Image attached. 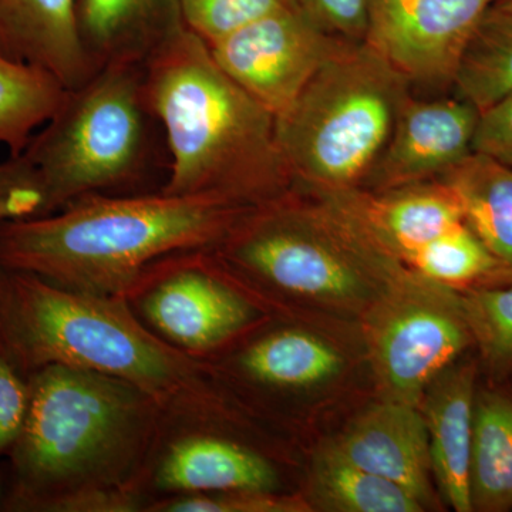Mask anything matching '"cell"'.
Listing matches in <instances>:
<instances>
[{"instance_id": "cell-1", "label": "cell", "mask_w": 512, "mask_h": 512, "mask_svg": "<svg viewBox=\"0 0 512 512\" xmlns=\"http://www.w3.org/2000/svg\"><path fill=\"white\" fill-rule=\"evenodd\" d=\"M3 512H146L136 491L163 407L134 384L52 365L28 377Z\"/></svg>"}, {"instance_id": "cell-2", "label": "cell", "mask_w": 512, "mask_h": 512, "mask_svg": "<svg viewBox=\"0 0 512 512\" xmlns=\"http://www.w3.org/2000/svg\"><path fill=\"white\" fill-rule=\"evenodd\" d=\"M144 86L167 147L165 194L256 208L293 190L274 114L218 66L184 22L144 60Z\"/></svg>"}, {"instance_id": "cell-3", "label": "cell", "mask_w": 512, "mask_h": 512, "mask_svg": "<svg viewBox=\"0 0 512 512\" xmlns=\"http://www.w3.org/2000/svg\"><path fill=\"white\" fill-rule=\"evenodd\" d=\"M251 210L163 191L87 197L47 217L0 221V268L67 291L123 296L148 265L215 247Z\"/></svg>"}, {"instance_id": "cell-4", "label": "cell", "mask_w": 512, "mask_h": 512, "mask_svg": "<svg viewBox=\"0 0 512 512\" xmlns=\"http://www.w3.org/2000/svg\"><path fill=\"white\" fill-rule=\"evenodd\" d=\"M0 355L26 379L52 365L117 377L164 410L232 402L207 363L165 345L123 296L67 291L15 269L0 268Z\"/></svg>"}, {"instance_id": "cell-5", "label": "cell", "mask_w": 512, "mask_h": 512, "mask_svg": "<svg viewBox=\"0 0 512 512\" xmlns=\"http://www.w3.org/2000/svg\"><path fill=\"white\" fill-rule=\"evenodd\" d=\"M313 198L292 190L252 208L212 254L266 309L302 302L367 309L403 264Z\"/></svg>"}, {"instance_id": "cell-6", "label": "cell", "mask_w": 512, "mask_h": 512, "mask_svg": "<svg viewBox=\"0 0 512 512\" xmlns=\"http://www.w3.org/2000/svg\"><path fill=\"white\" fill-rule=\"evenodd\" d=\"M35 168L45 215L96 195L161 191L168 175L163 131L148 103L144 62L104 64L35 134L22 154Z\"/></svg>"}, {"instance_id": "cell-7", "label": "cell", "mask_w": 512, "mask_h": 512, "mask_svg": "<svg viewBox=\"0 0 512 512\" xmlns=\"http://www.w3.org/2000/svg\"><path fill=\"white\" fill-rule=\"evenodd\" d=\"M412 84L366 43H349L275 117L293 188H362L392 137Z\"/></svg>"}, {"instance_id": "cell-8", "label": "cell", "mask_w": 512, "mask_h": 512, "mask_svg": "<svg viewBox=\"0 0 512 512\" xmlns=\"http://www.w3.org/2000/svg\"><path fill=\"white\" fill-rule=\"evenodd\" d=\"M123 298L165 345L204 363L264 322L269 313L211 248L185 249L157 259Z\"/></svg>"}, {"instance_id": "cell-9", "label": "cell", "mask_w": 512, "mask_h": 512, "mask_svg": "<svg viewBox=\"0 0 512 512\" xmlns=\"http://www.w3.org/2000/svg\"><path fill=\"white\" fill-rule=\"evenodd\" d=\"M366 339L383 399L419 407L429 384L474 345L463 293L406 265L366 309Z\"/></svg>"}, {"instance_id": "cell-10", "label": "cell", "mask_w": 512, "mask_h": 512, "mask_svg": "<svg viewBox=\"0 0 512 512\" xmlns=\"http://www.w3.org/2000/svg\"><path fill=\"white\" fill-rule=\"evenodd\" d=\"M238 404L164 410L156 439L136 481L154 501L202 491L288 493L278 457L247 434Z\"/></svg>"}, {"instance_id": "cell-11", "label": "cell", "mask_w": 512, "mask_h": 512, "mask_svg": "<svg viewBox=\"0 0 512 512\" xmlns=\"http://www.w3.org/2000/svg\"><path fill=\"white\" fill-rule=\"evenodd\" d=\"M207 45L218 66L276 117L349 43L329 35L301 6L292 5Z\"/></svg>"}, {"instance_id": "cell-12", "label": "cell", "mask_w": 512, "mask_h": 512, "mask_svg": "<svg viewBox=\"0 0 512 512\" xmlns=\"http://www.w3.org/2000/svg\"><path fill=\"white\" fill-rule=\"evenodd\" d=\"M497 0H370L365 43L410 84L454 86L461 56Z\"/></svg>"}, {"instance_id": "cell-13", "label": "cell", "mask_w": 512, "mask_h": 512, "mask_svg": "<svg viewBox=\"0 0 512 512\" xmlns=\"http://www.w3.org/2000/svg\"><path fill=\"white\" fill-rule=\"evenodd\" d=\"M332 205L383 254L406 261L417 249L463 224L456 192L441 180L366 191H308Z\"/></svg>"}, {"instance_id": "cell-14", "label": "cell", "mask_w": 512, "mask_h": 512, "mask_svg": "<svg viewBox=\"0 0 512 512\" xmlns=\"http://www.w3.org/2000/svg\"><path fill=\"white\" fill-rule=\"evenodd\" d=\"M480 111L460 99L410 97L392 137L360 190L384 191L439 180L473 151Z\"/></svg>"}, {"instance_id": "cell-15", "label": "cell", "mask_w": 512, "mask_h": 512, "mask_svg": "<svg viewBox=\"0 0 512 512\" xmlns=\"http://www.w3.org/2000/svg\"><path fill=\"white\" fill-rule=\"evenodd\" d=\"M332 447L350 463L400 485L424 508L430 507L429 433L419 407L384 400L360 416Z\"/></svg>"}, {"instance_id": "cell-16", "label": "cell", "mask_w": 512, "mask_h": 512, "mask_svg": "<svg viewBox=\"0 0 512 512\" xmlns=\"http://www.w3.org/2000/svg\"><path fill=\"white\" fill-rule=\"evenodd\" d=\"M476 376V363H453L429 384L420 402L434 481L448 507L457 512L473 511L470 467Z\"/></svg>"}, {"instance_id": "cell-17", "label": "cell", "mask_w": 512, "mask_h": 512, "mask_svg": "<svg viewBox=\"0 0 512 512\" xmlns=\"http://www.w3.org/2000/svg\"><path fill=\"white\" fill-rule=\"evenodd\" d=\"M0 52L42 67L67 90L97 72L80 37L77 0H0Z\"/></svg>"}, {"instance_id": "cell-18", "label": "cell", "mask_w": 512, "mask_h": 512, "mask_svg": "<svg viewBox=\"0 0 512 512\" xmlns=\"http://www.w3.org/2000/svg\"><path fill=\"white\" fill-rule=\"evenodd\" d=\"M77 22L99 70L109 63L144 62L183 18L178 0H77Z\"/></svg>"}, {"instance_id": "cell-19", "label": "cell", "mask_w": 512, "mask_h": 512, "mask_svg": "<svg viewBox=\"0 0 512 512\" xmlns=\"http://www.w3.org/2000/svg\"><path fill=\"white\" fill-rule=\"evenodd\" d=\"M439 180L456 192L468 227L512 271V168L471 151Z\"/></svg>"}, {"instance_id": "cell-20", "label": "cell", "mask_w": 512, "mask_h": 512, "mask_svg": "<svg viewBox=\"0 0 512 512\" xmlns=\"http://www.w3.org/2000/svg\"><path fill=\"white\" fill-rule=\"evenodd\" d=\"M470 495L473 511L512 508V397L507 394L477 392Z\"/></svg>"}, {"instance_id": "cell-21", "label": "cell", "mask_w": 512, "mask_h": 512, "mask_svg": "<svg viewBox=\"0 0 512 512\" xmlns=\"http://www.w3.org/2000/svg\"><path fill=\"white\" fill-rule=\"evenodd\" d=\"M305 500L311 510L332 512L426 510L400 485L355 466L332 446L313 458Z\"/></svg>"}, {"instance_id": "cell-22", "label": "cell", "mask_w": 512, "mask_h": 512, "mask_svg": "<svg viewBox=\"0 0 512 512\" xmlns=\"http://www.w3.org/2000/svg\"><path fill=\"white\" fill-rule=\"evenodd\" d=\"M66 92L42 67L0 52V144L9 148L10 157L22 156L33 131L52 119Z\"/></svg>"}, {"instance_id": "cell-23", "label": "cell", "mask_w": 512, "mask_h": 512, "mask_svg": "<svg viewBox=\"0 0 512 512\" xmlns=\"http://www.w3.org/2000/svg\"><path fill=\"white\" fill-rule=\"evenodd\" d=\"M460 99L478 111L512 93V12L491 6L461 56L454 79Z\"/></svg>"}, {"instance_id": "cell-24", "label": "cell", "mask_w": 512, "mask_h": 512, "mask_svg": "<svg viewBox=\"0 0 512 512\" xmlns=\"http://www.w3.org/2000/svg\"><path fill=\"white\" fill-rule=\"evenodd\" d=\"M403 265L458 291L512 284L511 269L485 247L466 222L417 249Z\"/></svg>"}, {"instance_id": "cell-25", "label": "cell", "mask_w": 512, "mask_h": 512, "mask_svg": "<svg viewBox=\"0 0 512 512\" xmlns=\"http://www.w3.org/2000/svg\"><path fill=\"white\" fill-rule=\"evenodd\" d=\"M464 312L474 345L494 376L512 372V284L468 289Z\"/></svg>"}, {"instance_id": "cell-26", "label": "cell", "mask_w": 512, "mask_h": 512, "mask_svg": "<svg viewBox=\"0 0 512 512\" xmlns=\"http://www.w3.org/2000/svg\"><path fill=\"white\" fill-rule=\"evenodd\" d=\"M302 495L251 490L202 491L161 498L147 512H305Z\"/></svg>"}, {"instance_id": "cell-27", "label": "cell", "mask_w": 512, "mask_h": 512, "mask_svg": "<svg viewBox=\"0 0 512 512\" xmlns=\"http://www.w3.org/2000/svg\"><path fill=\"white\" fill-rule=\"evenodd\" d=\"M188 29L211 43L298 0H178Z\"/></svg>"}, {"instance_id": "cell-28", "label": "cell", "mask_w": 512, "mask_h": 512, "mask_svg": "<svg viewBox=\"0 0 512 512\" xmlns=\"http://www.w3.org/2000/svg\"><path fill=\"white\" fill-rule=\"evenodd\" d=\"M45 215V194L33 165L23 156L0 164V221Z\"/></svg>"}, {"instance_id": "cell-29", "label": "cell", "mask_w": 512, "mask_h": 512, "mask_svg": "<svg viewBox=\"0 0 512 512\" xmlns=\"http://www.w3.org/2000/svg\"><path fill=\"white\" fill-rule=\"evenodd\" d=\"M303 12L336 39L365 43L370 0H298Z\"/></svg>"}, {"instance_id": "cell-30", "label": "cell", "mask_w": 512, "mask_h": 512, "mask_svg": "<svg viewBox=\"0 0 512 512\" xmlns=\"http://www.w3.org/2000/svg\"><path fill=\"white\" fill-rule=\"evenodd\" d=\"M29 404V380L0 355V461L8 458L22 434Z\"/></svg>"}, {"instance_id": "cell-31", "label": "cell", "mask_w": 512, "mask_h": 512, "mask_svg": "<svg viewBox=\"0 0 512 512\" xmlns=\"http://www.w3.org/2000/svg\"><path fill=\"white\" fill-rule=\"evenodd\" d=\"M473 151L512 168V93L481 111L474 131Z\"/></svg>"}, {"instance_id": "cell-32", "label": "cell", "mask_w": 512, "mask_h": 512, "mask_svg": "<svg viewBox=\"0 0 512 512\" xmlns=\"http://www.w3.org/2000/svg\"><path fill=\"white\" fill-rule=\"evenodd\" d=\"M6 484H8V463L6 460L0 461V504H2L3 495H5Z\"/></svg>"}, {"instance_id": "cell-33", "label": "cell", "mask_w": 512, "mask_h": 512, "mask_svg": "<svg viewBox=\"0 0 512 512\" xmlns=\"http://www.w3.org/2000/svg\"><path fill=\"white\" fill-rule=\"evenodd\" d=\"M495 8L508 10V12H512V0H497L494 3Z\"/></svg>"}]
</instances>
